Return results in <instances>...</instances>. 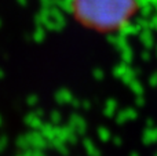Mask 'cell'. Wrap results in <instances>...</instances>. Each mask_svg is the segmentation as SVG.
<instances>
[{
	"label": "cell",
	"mask_w": 157,
	"mask_h": 156,
	"mask_svg": "<svg viewBox=\"0 0 157 156\" xmlns=\"http://www.w3.org/2000/svg\"><path fill=\"white\" fill-rule=\"evenodd\" d=\"M73 10L81 22L95 29H116L128 21L135 0H73Z\"/></svg>",
	"instance_id": "cell-1"
}]
</instances>
